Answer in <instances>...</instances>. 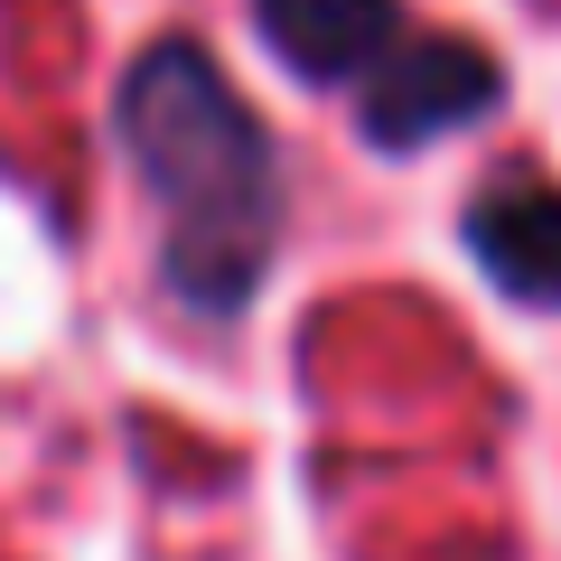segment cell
Returning a JSON list of instances; mask_svg holds the SVG:
<instances>
[{"mask_svg":"<svg viewBox=\"0 0 561 561\" xmlns=\"http://www.w3.org/2000/svg\"><path fill=\"white\" fill-rule=\"evenodd\" d=\"M113 140L160 216V290L197 328H234L262 300L290 225V169L272 122L206 57V38L169 28L122 66Z\"/></svg>","mask_w":561,"mask_h":561,"instance_id":"obj_1","label":"cell"},{"mask_svg":"<svg viewBox=\"0 0 561 561\" xmlns=\"http://www.w3.org/2000/svg\"><path fill=\"white\" fill-rule=\"evenodd\" d=\"M496 103H505V66L478 38L412 20V38L356 84V131H365V150H431V140L468 131Z\"/></svg>","mask_w":561,"mask_h":561,"instance_id":"obj_2","label":"cell"},{"mask_svg":"<svg viewBox=\"0 0 561 561\" xmlns=\"http://www.w3.org/2000/svg\"><path fill=\"white\" fill-rule=\"evenodd\" d=\"M468 253L515 309H561V187L542 169H496L468 197Z\"/></svg>","mask_w":561,"mask_h":561,"instance_id":"obj_3","label":"cell"},{"mask_svg":"<svg viewBox=\"0 0 561 561\" xmlns=\"http://www.w3.org/2000/svg\"><path fill=\"white\" fill-rule=\"evenodd\" d=\"M253 28L300 84H365L412 38V10L402 0H253Z\"/></svg>","mask_w":561,"mask_h":561,"instance_id":"obj_4","label":"cell"}]
</instances>
